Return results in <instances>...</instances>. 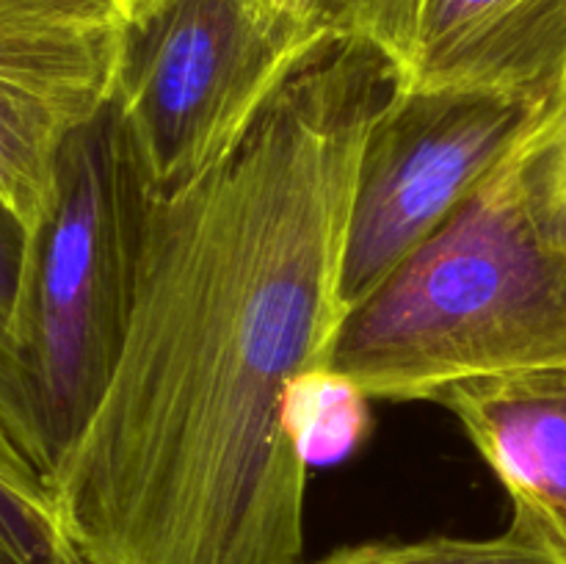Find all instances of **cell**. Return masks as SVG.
Masks as SVG:
<instances>
[{
	"label": "cell",
	"instance_id": "cell-1",
	"mask_svg": "<svg viewBox=\"0 0 566 564\" xmlns=\"http://www.w3.org/2000/svg\"><path fill=\"white\" fill-rule=\"evenodd\" d=\"M390 61L326 44L238 153L149 194L130 330L48 490L88 564H302V396L343 318L348 208Z\"/></svg>",
	"mask_w": 566,
	"mask_h": 564
},
{
	"label": "cell",
	"instance_id": "cell-2",
	"mask_svg": "<svg viewBox=\"0 0 566 564\" xmlns=\"http://www.w3.org/2000/svg\"><path fill=\"white\" fill-rule=\"evenodd\" d=\"M539 368H566V254L531 216L509 155L343 313L324 376L357 398L403 404Z\"/></svg>",
	"mask_w": 566,
	"mask_h": 564
},
{
	"label": "cell",
	"instance_id": "cell-3",
	"mask_svg": "<svg viewBox=\"0 0 566 564\" xmlns=\"http://www.w3.org/2000/svg\"><path fill=\"white\" fill-rule=\"evenodd\" d=\"M147 199L108 103L66 138L0 332V424L44 484L81 440L119 365Z\"/></svg>",
	"mask_w": 566,
	"mask_h": 564
},
{
	"label": "cell",
	"instance_id": "cell-4",
	"mask_svg": "<svg viewBox=\"0 0 566 564\" xmlns=\"http://www.w3.org/2000/svg\"><path fill=\"white\" fill-rule=\"evenodd\" d=\"M326 44L298 0H133L111 103L147 191L177 194L227 164Z\"/></svg>",
	"mask_w": 566,
	"mask_h": 564
},
{
	"label": "cell",
	"instance_id": "cell-5",
	"mask_svg": "<svg viewBox=\"0 0 566 564\" xmlns=\"http://www.w3.org/2000/svg\"><path fill=\"white\" fill-rule=\"evenodd\" d=\"M534 111L495 94L396 83L359 155L343 247V313L495 175Z\"/></svg>",
	"mask_w": 566,
	"mask_h": 564
},
{
	"label": "cell",
	"instance_id": "cell-6",
	"mask_svg": "<svg viewBox=\"0 0 566 564\" xmlns=\"http://www.w3.org/2000/svg\"><path fill=\"white\" fill-rule=\"evenodd\" d=\"M122 20L119 0H0V199L28 232L66 138L111 103Z\"/></svg>",
	"mask_w": 566,
	"mask_h": 564
},
{
	"label": "cell",
	"instance_id": "cell-7",
	"mask_svg": "<svg viewBox=\"0 0 566 564\" xmlns=\"http://www.w3.org/2000/svg\"><path fill=\"white\" fill-rule=\"evenodd\" d=\"M434 404L509 492V529L566 564V368L459 382Z\"/></svg>",
	"mask_w": 566,
	"mask_h": 564
},
{
	"label": "cell",
	"instance_id": "cell-8",
	"mask_svg": "<svg viewBox=\"0 0 566 564\" xmlns=\"http://www.w3.org/2000/svg\"><path fill=\"white\" fill-rule=\"evenodd\" d=\"M566 75V0H429L398 86L539 108Z\"/></svg>",
	"mask_w": 566,
	"mask_h": 564
},
{
	"label": "cell",
	"instance_id": "cell-9",
	"mask_svg": "<svg viewBox=\"0 0 566 564\" xmlns=\"http://www.w3.org/2000/svg\"><path fill=\"white\" fill-rule=\"evenodd\" d=\"M512 169L539 230L566 254V75L534 111L512 149Z\"/></svg>",
	"mask_w": 566,
	"mask_h": 564
},
{
	"label": "cell",
	"instance_id": "cell-10",
	"mask_svg": "<svg viewBox=\"0 0 566 564\" xmlns=\"http://www.w3.org/2000/svg\"><path fill=\"white\" fill-rule=\"evenodd\" d=\"M429 0H298L304 14L335 44L376 50L401 77L418 42Z\"/></svg>",
	"mask_w": 566,
	"mask_h": 564
},
{
	"label": "cell",
	"instance_id": "cell-11",
	"mask_svg": "<svg viewBox=\"0 0 566 564\" xmlns=\"http://www.w3.org/2000/svg\"><path fill=\"white\" fill-rule=\"evenodd\" d=\"M315 564H564L553 553L506 529L486 540L426 536V540H376L332 551Z\"/></svg>",
	"mask_w": 566,
	"mask_h": 564
},
{
	"label": "cell",
	"instance_id": "cell-12",
	"mask_svg": "<svg viewBox=\"0 0 566 564\" xmlns=\"http://www.w3.org/2000/svg\"><path fill=\"white\" fill-rule=\"evenodd\" d=\"M0 564H88L42 481L0 473Z\"/></svg>",
	"mask_w": 566,
	"mask_h": 564
},
{
	"label": "cell",
	"instance_id": "cell-13",
	"mask_svg": "<svg viewBox=\"0 0 566 564\" xmlns=\"http://www.w3.org/2000/svg\"><path fill=\"white\" fill-rule=\"evenodd\" d=\"M31 232L22 224L20 216L0 199V332L6 330L20 293L22 269Z\"/></svg>",
	"mask_w": 566,
	"mask_h": 564
},
{
	"label": "cell",
	"instance_id": "cell-14",
	"mask_svg": "<svg viewBox=\"0 0 566 564\" xmlns=\"http://www.w3.org/2000/svg\"><path fill=\"white\" fill-rule=\"evenodd\" d=\"M0 473L11 476V479H25V481H42V476L28 464V459L17 451V446L11 442L9 431L0 424ZM44 484V481H42Z\"/></svg>",
	"mask_w": 566,
	"mask_h": 564
},
{
	"label": "cell",
	"instance_id": "cell-15",
	"mask_svg": "<svg viewBox=\"0 0 566 564\" xmlns=\"http://www.w3.org/2000/svg\"><path fill=\"white\" fill-rule=\"evenodd\" d=\"M133 3V0H122V6H125V9H127V6H130Z\"/></svg>",
	"mask_w": 566,
	"mask_h": 564
},
{
	"label": "cell",
	"instance_id": "cell-16",
	"mask_svg": "<svg viewBox=\"0 0 566 564\" xmlns=\"http://www.w3.org/2000/svg\"><path fill=\"white\" fill-rule=\"evenodd\" d=\"M119 3H122V0H119Z\"/></svg>",
	"mask_w": 566,
	"mask_h": 564
}]
</instances>
